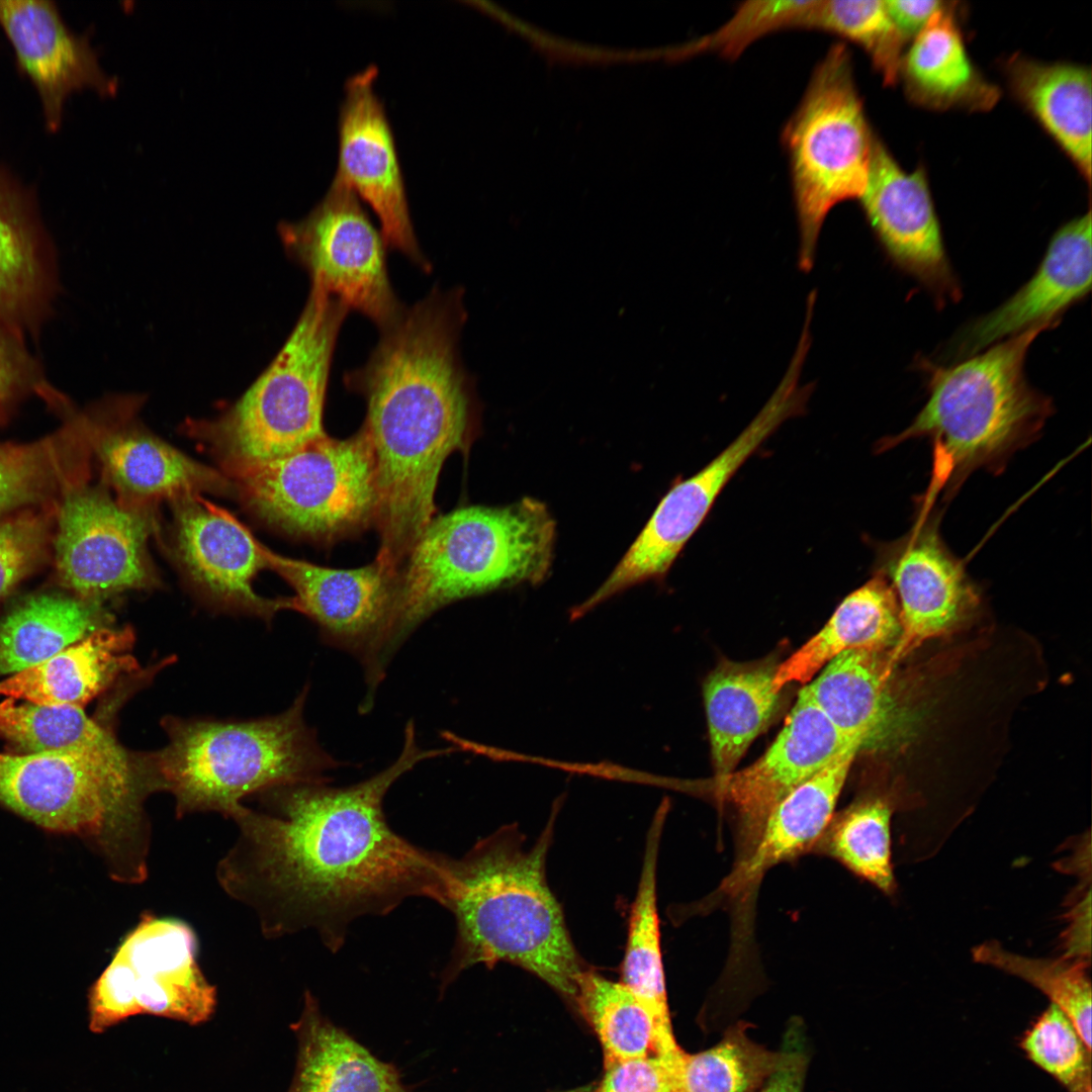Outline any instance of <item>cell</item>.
<instances>
[{
  "mask_svg": "<svg viewBox=\"0 0 1092 1092\" xmlns=\"http://www.w3.org/2000/svg\"><path fill=\"white\" fill-rule=\"evenodd\" d=\"M454 751L421 748L410 721L397 758L360 783H300L263 792L269 812L242 805L232 815L240 835L219 863L220 883L257 911L266 935L312 929L332 952L360 917L387 915L415 897L445 907L450 856L394 832L383 801L419 762Z\"/></svg>",
  "mask_w": 1092,
  "mask_h": 1092,
  "instance_id": "6da1fadb",
  "label": "cell"
},
{
  "mask_svg": "<svg viewBox=\"0 0 1092 1092\" xmlns=\"http://www.w3.org/2000/svg\"><path fill=\"white\" fill-rule=\"evenodd\" d=\"M562 801L536 841L527 845L509 824L478 840L462 857L450 856L447 903L456 933L443 981L474 965L517 966L574 1002L584 969L562 908L546 877L547 855Z\"/></svg>",
  "mask_w": 1092,
  "mask_h": 1092,
  "instance_id": "7a4b0ae2",
  "label": "cell"
},
{
  "mask_svg": "<svg viewBox=\"0 0 1092 1092\" xmlns=\"http://www.w3.org/2000/svg\"><path fill=\"white\" fill-rule=\"evenodd\" d=\"M361 428L375 465V560L396 576L434 519L442 466L469 445L476 422L474 393L438 372L406 369L366 385Z\"/></svg>",
  "mask_w": 1092,
  "mask_h": 1092,
  "instance_id": "3957f363",
  "label": "cell"
},
{
  "mask_svg": "<svg viewBox=\"0 0 1092 1092\" xmlns=\"http://www.w3.org/2000/svg\"><path fill=\"white\" fill-rule=\"evenodd\" d=\"M1040 324L949 366L924 363L928 397L912 423L886 438L880 451L928 438L935 446L934 483L952 497L974 471L1002 472L1017 451L1034 442L1053 414V402L1029 385L1027 352Z\"/></svg>",
  "mask_w": 1092,
  "mask_h": 1092,
  "instance_id": "277c9868",
  "label": "cell"
},
{
  "mask_svg": "<svg viewBox=\"0 0 1092 1092\" xmlns=\"http://www.w3.org/2000/svg\"><path fill=\"white\" fill-rule=\"evenodd\" d=\"M305 686L284 712L248 721L184 719L161 724L167 743L142 752L154 792L175 798L177 815L216 811L232 817L254 793L300 783L331 782L343 763L318 743L303 710Z\"/></svg>",
  "mask_w": 1092,
  "mask_h": 1092,
  "instance_id": "5b68a950",
  "label": "cell"
},
{
  "mask_svg": "<svg viewBox=\"0 0 1092 1092\" xmlns=\"http://www.w3.org/2000/svg\"><path fill=\"white\" fill-rule=\"evenodd\" d=\"M555 541V519L546 504L531 496L434 518L396 575L394 652L420 623L451 603L544 581Z\"/></svg>",
  "mask_w": 1092,
  "mask_h": 1092,
  "instance_id": "8992f818",
  "label": "cell"
},
{
  "mask_svg": "<svg viewBox=\"0 0 1092 1092\" xmlns=\"http://www.w3.org/2000/svg\"><path fill=\"white\" fill-rule=\"evenodd\" d=\"M349 309L312 286L279 353L224 413L186 429L224 475L291 454L327 436L325 398L336 342Z\"/></svg>",
  "mask_w": 1092,
  "mask_h": 1092,
  "instance_id": "52a82bcc",
  "label": "cell"
},
{
  "mask_svg": "<svg viewBox=\"0 0 1092 1092\" xmlns=\"http://www.w3.org/2000/svg\"><path fill=\"white\" fill-rule=\"evenodd\" d=\"M852 73L846 46H831L783 130L803 271L813 267L828 213L841 202L859 199L868 183L875 139Z\"/></svg>",
  "mask_w": 1092,
  "mask_h": 1092,
  "instance_id": "ba28073f",
  "label": "cell"
},
{
  "mask_svg": "<svg viewBox=\"0 0 1092 1092\" xmlns=\"http://www.w3.org/2000/svg\"><path fill=\"white\" fill-rule=\"evenodd\" d=\"M146 799L78 754L0 758V803L47 830L100 838L123 882L147 875Z\"/></svg>",
  "mask_w": 1092,
  "mask_h": 1092,
  "instance_id": "9c48e42d",
  "label": "cell"
},
{
  "mask_svg": "<svg viewBox=\"0 0 1092 1092\" xmlns=\"http://www.w3.org/2000/svg\"><path fill=\"white\" fill-rule=\"evenodd\" d=\"M225 476L246 508L293 536L331 541L374 524L375 465L362 429Z\"/></svg>",
  "mask_w": 1092,
  "mask_h": 1092,
  "instance_id": "30bf717a",
  "label": "cell"
},
{
  "mask_svg": "<svg viewBox=\"0 0 1092 1092\" xmlns=\"http://www.w3.org/2000/svg\"><path fill=\"white\" fill-rule=\"evenodd\" d=\"M803 365L800 357H793L769 399L741 434L698 473L666 492L609 576L570 609V621L630 587L665 576L738 468L785 421L805 411L813 388L800 384Z\"/></svg>",
  "mask_w": 1092,
  "mask_h": 1092,
  "instance_id": "8fae6325",
  "label": "cell"
},
{
  "mask_svg": "<svg viewBox=\"0 0 1092 1092\" xmlns=\"http://www.w3.org/2000/svg\"><path fill=\"white\" fill-rule=\"evenodd\" d=\"M197 946L187 923L143 915L89 991L90 1029L102 1032L140 1013L206 1020L216 994L198 966Z\"/></svg>",
  "mask_w": 1092,
  "mask_h": 1092,
  "instance_id": "7c38bea8",
  "label": "cell"
},
{
  "mask_svg": "<svg viewBox=\"0 0 1092 1092\" xmlns=\"http://www.w3.org/2000/svg\"><path fill=\"white\" fill-rule=\"evenodd\" d=\"M282 243L311 285L370 318L379 329L401 311L391 287L383 236L360 198L335 175L322 200L298 221L282 222Z\"/></svg>",
  "mask_w": 1092,
  "mask_h": 1092,
  "instance_id": "4fadbf2b",
  "label": "cell"
},
{
  "mask_svg": "<svg viewBox=\"0 0 1092 1092\" xmlns=\"http://www.w3.org/2000/svg\"><path fill=\"white\" fill-rule=\"evenodd\" d=\"M156 526L154 510L127 508L105 489L85 483L72 488L58 511L59 577L91 602L156 587L160 579L148 552Z\"/></svg>",
  "mask_w": 1092,
  "mask_h": 1092,
  "instance_id": "5bb4252c",
  "label": "cell"
},
{
  "mask_svg": "<svg viewBox=\"0 0 1092 1092\" xmlns=\"http://www.w3.org/2000/svg\"><path fill=\"white\" fill-rule=\"evenodd\" d=\"M265 558L267 567L293 588L295 611L317 625L324 642L360 661L368 687L363 708L370 707L393 654L396 577L375 560L336 569L288 558L266 546Z\"/></svg>",
  "mask_w": 1092,
  "mask_h": 1092,
  "instance_id": "9a60e30c",
  "label": "cell"
},
{
  "mask_svg": "<svg viewBox=\"0 0 1092 1092\" xmlns=\"http://www.w3.org/2000/svg\"><path fill=\"white\" fill-rule=\"evenodd\" d=\"M928 492L904 536L877 549L876 573L892 585L902 634L889 651L897 663L929 639L947 636L980 611L981 594L939 532L940 516Z\"/></svg>",
  "mask_w": 1092,
  "mask_h": 1092,
  "instance_id": "2e32d148",
  "label": "cell"
},
{
  "mask_svg": "<svg viewBox=\"0 0 1092 1092\" xmlns=\"http://www.w3.org/2000/svg\"><path fill=\"white\" fill-rule=\"evenodd\" d=\"M143 397L121 395L94 414L82 416L88 440L100 461L103 478L121 505L155 510L202 492L228 493L231 480L221 472L183 454L150 432L139 420Z\"/></svg>",
  "mask_w": 1092,
  "mask_h": 1092,
  "instance_id": "e0dca14e",
  "label": "cell"
},
{
  "mask_svg": "<svg viewBox=\"0 0 1092 1092\" xmlns=\"http://www.w3.org/2000/svg\"><path fill=\"white\" fill-rule=\"evenodd\" d=\"M851 746L862 750L859 741L827 718L805 686L766 751L747 767L714 779V795L730 806L736 818V863L755 845L771 810Z\"/></svg>",
  "mask_w": 1092,
  "mask_h": 1092,
  "instance_id": "ac0fdd59",
  "label": "cell"
},
{
  "mask_svg": "<svg viewBox=\"0 0 1092 1092\" xmlns=\"http://www.w3.org/2000/svg\"><path fill=\"white\" fill-rule=\"evenodd\" d=\"M377 73L369 65L345 83L336 175L375 212L386 246L429 272L414 232L392 128L374 90Z\"/></svg>",
  "mask_w": 1092,
  "mask_h": 1092,
  "instance_id": "d6986e66",
  "label": "cell"
},
{
  "mask_svg": "<svg viewBox=\"0 0 1092 1092\" xmlns=\"http://www.w3.org/2000/svg\"><path fill=\"white\" fill-rule=\"evenodd\" d=\"M171 553L186 578L218 608L270 621L278 612L296 610L293 597L269 599L253 588L267 567L265 545L228 511L188 495L171 503Z\"/></svg>",
  "mask_w": 1092,
  "mask_h": 1092,
  "instance_id": "ffe728a7",
  "label": "cell"
},
{
  "mask_svg": "<svg viewBox=\"0 0 1092 1092\" xmlns=\"http://www.w3.org/2000/svg\"><path fill=\"white\" fill-rule=\"evenodd\" d=\"M889 259L943 303L960 297L923 171L906 173L874 140L868 183L859 198Z\"/></svg>",
  "mask_w": 1092,
  "mask_h": 1092,
  "instance_id": "44dd1931",
  "label": "cell"
},
{
  "mask_svg": "<svg viewBox=\"0 0 1092 1092\" xmlns=\"http://www.w3.org/2000/svg\"><path fill=\"white\" fill-rule=\"evenodd\" d=\"M0 25L18 69L32 82L50 130L62 122L68 96L83 88L112 94L117 82L101 68L88 39L73 32L52 1L0 0Z\"/></svg>",
  "mask_w": 1092,
  "mask_h": 1092,
  "instance_id": "7402d4cb",
  "label": "cell"
},
{
  "mask_svg": "<svg viewBox=\"0 0 1092 1092\" xmlns=\"http://www.w3.org/2000/svg\"><path fill=\"white\" fill-rule=\"evenodd\" d=\"M1091 213L1074 218L1053 236L1031 278L1001 305L965 327L951 349L958 359L1040 324H1059L1062 313L1091 288Z\"/></svg>",
  "mask_w": 1092,
  "mask_h": 1092,
  "instance_id": "603a6c76",
  "label": "cell"
},
{
  "mask_svg": "<svg viewBox=\"0 0 1092 1092\" xmlns=\"http://www.w3.org/2000/svg\"><path fill=\"white\" fill-rule=\"evenodd\" d=\"M859 751L858 746L846 748L771 810L751 851L722 883V892L744 895L772 867L815 848Z\"/></svg>",
  "mask_w": 1092,
  "mask_h": 1092,
  "instance_id": "cb8c5ba5",
  "label": "cell"
},
{
  "mask_svg": "<svg viewBox=\"0 0 1092 1092\" xmlns=\"http://www.w3.org/2000/svg\"><path fill=\"white\" fill-rule=\"evenodd\" d=\"M53 278L31 196L0 169V328L22 340L49 307Z\"/></svg>",
  "mask_w": 1092,
  "mask_h": 1092,
  "instance_id": "d4e9b609",
  "label": "cell"
},
{
  "mask_svg": "<svg viewBox=\"0 0 1092 1092\" xmlns=\"http://www.w3.org/2000/svg\"><path fill=\"white\" fill-rule=\"evenodd\" d=\"M130 626L100 627L65 650L0 680V696L38 705L84 707L121 676L141 671Z\"/></svg>",
  "mask_w": 1092,
  "mask_h": 1092,
  "instance_id": "484cf974",
  "label": "cell"
},
{
  "mask_svg": "<svg viewBox=\"0 0 1092 1092\" xmlns=\"http://www.w3.org/2000/svg\"><path fill=\"white\" fill-rule=\"evenodd\" d=\"M0 736L29 752H68L83 756L115 781L146 797L152 794L140 752L125 749L82 707L0 702Z\"/></svg>",
  "mask_w": 1092,
  "mask_h": 1092,
  "instance_id": "4316f807",
  "label": "cell"
},
{
  "mask_svg": "<svg viewBox=\"0 0 1092 1092\" xmlns=\"http://www.w3.org/2000/svg\"><path fill=\"white\" fill-rule=\"evenodd\" d=\"M774 656L751 662L721 660L706 676L703 698L715 779L734 770L780 705Z\"/></svg>",
  "mask_w": 1092,
  "mask_h": 1092,
  "instance_id": "83f0119b",
  "label": "cell"
},
{
  "mask_svg": "<svg viewBox=\"0 0 1092 1092\" xmlns=\"http://www.w3.org/2000/svg\"><path fill=\"white\" fill-rule=\"evenodd\" d=\"M889 651L849 650L826 664L806 686L827 718L861 748L888 740L895 722L896 668Z\"/></svg>",
  "mask_w": 1092,
  "mask_h": 1092,
  "instance_id": "f1b7e54d",
  "label": "cell"
},
{
  "mask_svg": "<svg viewBox=\"0 0 1092 1092\" xmlns=\"http://www.w3.org/2000/svg\"><path fill=\"white\" fill-rule=\"evenodd\" d=\"M902 634L900 607L890 582L875 575L850 593L826 624L785 661L774 688L811 681L826 664L849 650L890 651Z\"/></svg>",
  "mask_w": 1092,
  "mask_h": 1092,
  "instance_id": "f546056e",
  "label": "cell"
},
{
  "mask_svg": "<svg viewBox=\"0 0 1092 1092\" xmlns=\"http://www.w3.org/2000/svg\"><path fill=\"white\" fill-rule=\"evenodd\" d=\"M668 809V800H662L647 832L620 980L649 1013L654 1025V1054L660 1056H675L682 1051L675 1040L669 1014L657 911V859Z\"/></svg>",
  "mask_w": 1092,
  "mask_h": 1092,
  "instance_id": "4dcf8cb0",
  "label": "cell"
},
{
  "mask_svg": "<svg viewBox=\"0 0 1092 1092\" xmlns=\"http://www.w3.org/2000/svg\"><path fill=\"white\" fill-rule=\"evenodd\" d=\"M91 449L82 418L43 439L0 445V517L84 483Z\"/></svg>",
  "mask_w": 1092,
  "mask_h": 1092,
  "instance_id": "1f68e13d",
  "label": "cell"
},
{
  "mask_svg": "<svg viewBox=\"0 0 1092 1092\" xmlns=\"http://www.w3.org/2000/svg\"><path fill=\"white\" fill-rule=\"evenodd\" d=\"M1011 79L1021 100L1090 179V71L1081 66L1020 59L1011 66Z\"/></svg>",
  "mask_w": 1092,
  "mask_h": 1092,
  "instance_id": "d6a6232c",
  "label": "cell"
},
{
  "mask_svg": "<svg viewBox=\"0 0 1092 1092\" xmlns=\"http://www.w3.org/2000/svg\"><path fill=\"white\" fill-rule=\"evenodd\" d=\"M298 1069L290 1092H406L395 1070L323 1019L306 1000Z\"/></svg>",
  "mask_w": 1092,
  "mask_h": 1092,
  "instance_id": "836d02e7",
  "label": "cell"
},
{
  "mask_svg": "<svg viewBox=\"0 0 1092 1092\" xmlns=\"http://www.w3.org/2000/svg\"><path fill=\"white\" fill-rule=\"evenodd\" d=\"M100 622L91 601L51 595L25 601L0 623V675L49 659L103 627Z\"/></svg>",
  "mask_w": 1092,
  "mask_h": 1092,
  "instance_id": "e575fe53",
  "label": "cell"
},
{
  "mask_svg": "<svg viewBox=\"0 0 1092 1092\" xmlns=\"http://www.w3.org/2000/svg\"><path fill=\"white\" fill-rule=\"evenodd\" d=\"M899 807L897 793H866L834 813L814 849L891 895L897 887L891 860V820Z\"/></svg>",
  "mask_w": 1092,
  "mask_h": 1092,
  "instance_id": "d590c367",
  "label": "cell"
},
{
  "mask_svg": "<svg viewBox=\"0 0 1092 1092\" xmlns=\"http://www.w3.org/2000/svg\"><path fill=\"white\" fill-rule=\"evenodd\" d=\"M901 69L914 97L932 105L985 101L990 91L974 71L952 16L944 8L917 33Z\"/></svg>",
  "mask_w": 1092,
  "mask_h": 1092,
  "instance_id": "8d00e7d4",
  "label": "cell"
},
{
  "mask_svg": "<svg viewBox=\"0 0 1092 1092\" xmlns=\"http://www.w3.org/2000/svg\"><path fill=\"white\" fill-rule=\"evenodd\" d=\"M574 1004L598 1035L605 1067L654 1054L653 1021L621 981L583 969L576 977Z\"/></svg>",
  "mask_w": 1092,
  "mask_h": 1092,
  "instance_id": "74e56055",
  "label": "cell"
},
{
  "mask_svg": "<svg viewBox=\"0 0 1092 1092\" xmlns=\"http://www.w3.org/2000/svg\"><path fill=\"white\" fill-rule=\"evenodd\" d=\"M751 1024H729L713 1046L685 1053L681 1065L682 1092H758L775 1071L780 1052L754 1041Z\"/></svg>",
  "mask_w": 1092,
  "mask_h": 1092,
  "instance_id": "f35d334b",
  "label": "cell"
},
{
  "mask_svg": "<svg viewBox=\"0 0 1092 1092\" xmlns=\"http://www.w3.org/2000/svg\"><path fill=\"white\" fill-rule=\"evenodd\" d=\"M972 951L976 962L1019 977L1040 990L1070 1018L1085 1045L1092 1051L1089 962L1064 957L1026 958L1006 950L995 940L986 941Z\"/></svg>",
  "mask_w": 1092,
  "mask_h": 1092,
  "instance_id": "ab89813d",
  "label": "cell"
},
{
  "mask_svg": "<svg viewBox=\"0 0 1092 1092\" xmlns=\"http://www.w3.org/2000/svg\"><path fill=\"white\" fill-rule=\"evenodd\" d=\"M806 29L830 32L860 47L884 82L892 85L901 71L905 36L878 0H815Z\"/></svg>",
  "mask_w": 1092,
  "mask_h": 1092,
  "instance_id": "60d3db41",
  "label": "cell"
},
{
  "mask_svg": "<svg viewBox=\"0 0 1092 1092\" xmlns=\"http://www.w3.org/2000/svg\"><path fill=\"white\" fill-rule=\"evenodd\" d=\"M1018 1043L1031 1063L1069 1092L1092 1083V1051L1057 1005L1051 1003L1024 1031Z\"/></svg>",
  "mask_w": 1092,
  "mask_h": 1092,
  "instance_id": "b9f144b4",
  "label": "cell"
},
{
  "mask_svg": "<svg viewBox=\"0 0 1092 1092\" xmlns=\"http://www.w3.org/2000/svg\"><path fill=\"white\" fill-rule=\"evenodd\" d=\"M815 0L746 1L718 29L700 39L693 50L735 60L755 40L779 30L806 28Z\"/></svg>",
  "mask_w": 1092,
  "mask_h": 1092,
  "instance_id": "7bdbcfd3",
  "label": "cell"
},
{
  "mask_svg": "<svg viewBox=\"0 0 1092 1092\" xmlns=\"http://www.w3.org/2000/svg\"><path fill=\"white\" fill-rule=\"evenodd\" d=\"M48 539V521L40 515L22 513L0 523V598L38 563Z\"/></svg>",
  "mask_w": 1092,
  "mask_h": 1092,
  "instance_id": "ee69618b",
  "label": "cell"
},
{
  "mask_svg": "<svg viewBox=\"0 0 1092 1092\" xmlns=\"http://www.w3.org/2000/svg\"><path fill=\"white\" fill-rule=\"evenodd\" d=\"M684 1055L650 1054L607 1066L595 1092H682Z\"/></svg>",
  "mask_w": 1092,
  "mask_h": 1092,
  "instance_id": "f6af8a7d",
  "label": "cell"
},
{
  "mask_svg": "<svg viewBox=\"0 0 1092 1092\" xmlns=\"http://www.w3.org/2000/svg\"><path fill=\"white\" fill-rule=\"evenodd\" d=\"M779 1052V1063L758 1092H803L810 1052L806 1027L800 1019L787 1025Z\"/></svg>",
  "mask_w": 1092,
  "mask_h": 1092,
  "instance_id": "bcb514c9",
  "label": "cell"
},
{
  "mask_svg": "<svg viewBox=\"0 0 1092 1092\" xmlns=\"http://www.w3.org/2000/svg\"><path fill=\"white\" fill-rule=\"evenodd\" d=\"M20 340L0 328V416L37 380L34 363Z\"/></svg>",
  "mask_w": 1092,
  "mask_h": 1092,
  "instance_id": "7dc6e473",
  "label": "cell"
},
{
  "mask_svg": "<svg viewBox=\"0 0 1092 1092\" xmlns=\"http://www.w3.org/2000/svg\"><path fill=\"white\" fill-rule=\"evenodd\" d=\"M885 6L894 24L906 37L918 33L931 16L942 8L936 0H888Z\"/></svg>",
  "mask_w": 1092,
  "mask_h": 1092,
  "instance_id": "c3c4849f",
  "label": "cell"
},
{
  "mask_svg": "<svg viewBox=\"0 0 1092 1092\" xmlns=\"http://www.w3.org/2000/svg\"><path fill=\"white\" fill-rule=\"evenodd\" d=\"M1068 918L1064 958L1090 962V894L1071 909Z\"/></svg>",
  "mask_w": 1092,
  "mask_h": 1092,
  "instance_id": "681fc988",
  "label": "cell"
},
{
  "mask_svg": "<svg viewBox=\"0 0 1092 1092\" xmlns=\"http://www.w3.org/2000/svg\"><path fill=\"white\" fill-rule=\"evenodd\" d=\"M568 1092H595V1088L588 1086V1087L578 1088V1089L568 1091Z\"/></svg>",
  "mask_w": 1092,
  "mask_h": 1092,
  "instance_id": "f907efd6",
  "label": "cell"
},
{
  "mask_svg": "<svg viewBox=\"0 0 1092 1092\" xmlns=\"http://www.w3.org/2000/svg\"><path fill=\"white\" fill-rule=\"evenodd\" d=\"M1076 1092H1092V1083L1085 1085L1083 1088Z\"/></svg>",
  "mask_w": 1092,
  "mask_h": 1092,
  "instance_id": "816d5d0a",
  "label": "cell"
},
{
  "mask_svg": "<svg viewBox=\"0 0 1092 1092\" xmlns=\"http://www.w3.org/2000/svg\"><path fill=\"white\" fill-rule=\"evenodd\" d=\"M2 756H3V754H1V753H0V758H1Z\"/></svg>",
  "mask_w": 1092,
  "mask_h": 1092,
  "instance_id": "f5cc1de1",
  "label": "cell"
}]
</instances>
